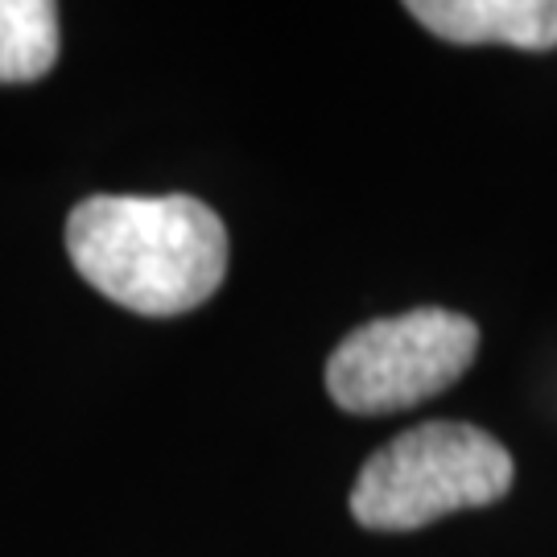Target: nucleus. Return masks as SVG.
Returning <instances> with one entry per match:
<instances>
[{
  "label": "nucleus",
  "instance_id": "f257e3e1",
  "mask_svg": "<svg viewBox=\"0 0 557 557\" xmlns=\"http://www.w3.org/2000/svg\"><path fill=\"white\" fill-rule=\"evenodd\" d=\"M66 257L103 298L174 319L227 273V227L190 195H91L66 215Z\"/></svg>",
  "mask_w": 557,
  "mask_h": 557
},
{
  "label": "nucleus",
  "instance_id": "f03ea898",
  "mask_svg": "<svg viewBox=\"0 0 557 557\" xmlns=\"http://www.w3.org/2000/svg\"><path fill=\"white\" fill-rule=\"evenodd\" d=\"M512 455L487 430L467 421H421L359 467L351 517L376 533H409L421 524L487 508L512 492Z\"/></svg>",
  "mask_w": 557,
  "mask_h": 557
},
{
  "label": "nucleus",
  "instance_id": "7ed1b4c3",
  "mask_svg": "<svg viewBox=\"0 0 557 557\" xmlns=\"http://www.w3.org/2000/svg\"><path fill=\"white\" fill-rule=\"evenodd\" d=\"M479 356L467 314L421 306L356 326L326 359V393L343 413L384 418L413 409L455 384Z\"/></svg>",
  "mask_w": 557,
  "mask_h": 557
},
{
  "label": "nucleus",
  "instance_id": "20e7f679",
  "mask_svg": "<svg viewBox=\"0 0 557 557\" xmlns=\"http://www.w3.org/2000/svg\"><path fill=\"white\" fill-rule=\"evenodd\" d=\"M409 17L455 46L557 50V0H409Z\"/></svg>",
  "mask_w": 557,
  "mask_h": 557
},
{
  "label": "nucleus",
  "instance_id": "39448f33",
  "mask_svg": "<svg viewBox=\"0 0 557 557\" xmlns=\"http://www.w3.org/2000/svg\"><path fill=\"white\" fill-rule=\"evenodd\" d=\"M59 62V4L0 0V83H34Z\"/></svg>",
  "mask_w": 557,
  "mask_h": 557
}]
</instances>
